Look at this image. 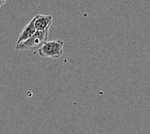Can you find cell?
Wrapping results in <instances>:
<instances>
[{"instance_id": "6", "label": "cell", "mask_w": 150, "mask_h": 134, "mask_svg": "<svg viewBox=\"0 0 150 134\" xmlns=\"http://www.w3.org/2000/svg\"><path fill=\"white\" fill-rule=\"evenodd\" d=\"M149 61H150V57H149Z\"/></svg>"}, {"instance_id": "7", "label": "cell", "mask_w": 150, "mask_h": 134, "mask_svg": "<svg viewBox=\"0 0 150 134\" xmlns=\"http://www.w3.org/2000/svg\"><path fill=\"white\" fill-rule=\"evenodd\" d=\"M95 134H100V133H95Z\"/></svg>"}, {"instance_id": "1", "label": "cell", "mask_w": 150, "mask_h": 134, "mask_svg": "<svg viewBox=\"0 0 150 134\" xmlns=\"http://www.w3.org/2000/svg\"><path fill=\"white\" fill-rule=\"evenodd\" d=\"M49 29L50 28H48L43 31H36L27 41L16 45V49L17 51H38L47 42Z\"/></svg>"}, {"instance_id": "2", "label": "cell", "mask_w": 150, "mask_h": 134, "mask_svg": "<svg viewBox=\"0 0 150 134\" xmlns=\"http://www.w3.org/2000/svg\"><path fill=\"white\" fill-rule=\"evenodd\" d=\"M64 42L62 40L47 41L38 50V54L42 58L58 59L64 53Z\"/></svg>"}, {"instance_id": "5", "label": "cell", "mask_w": 150, "mask_h": 134, "mask_svg": "<svg viewBox=\"0 0 150 134\" xmlns=\"http://www.w3.org/2000/svg\"><path fill=\"white\" fill-rule=\"evenodd\" d=\"M5 3L6 1H5V0H0V8H1L2 6H4Z\"/></svg>"}, {"instance_id": "3", "label": "cell", "mask_w": 150, "mask_h": 134, "mask_svg": "<svg viewBox=\"0 0 150 134\" xmlns=\"http://www.w3.org/2000/svg\"><path fill=\"white\" fill-rule=\"evenodd\" d=\"M52 23V16L51 15L38 14L35 16V25L36 31H43L50 28Z\"/></svg>"}, {"instance_id": "4", "label": "cell", "mask_w": 150, "mask_h": 134, "mask_svg": "<svg viewBox=\"0 0 150 134\" xmlns=\"http://www.w3.org/2000/svg\"><path fill=\"white\" fill-rule=\"evenodd\" d=\"M34 22H35V17L27 25L25 26L21 32L20 36H19L16 45H19L21 43L27 41V39H29L36 32V27L35 25H34Z\"/></svg>"}]
</instances>
